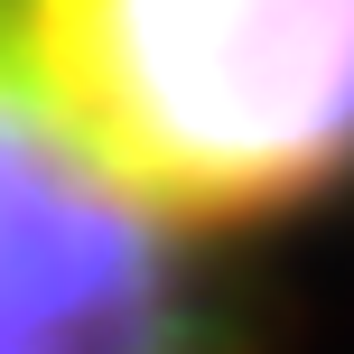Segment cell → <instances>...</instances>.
I'll use <instances>...</instances> for the list:
<instances>
[{
  "label": "cell",
  "mask_w": 354,
  "mask_h": 354,
  "mask_svg": "<svg viewBox=\"0 0 354 354\" xmlns=\"http://www.w3.org/2000/svg\"><path fill=\"white\" fill-rule=\"evenodd\" d=\"M28 84L168 233L354 187V0H0Z\"/></svg>",
  "instance_id": "cell-1"
},
{
  "label": "cell",
  "mask_w": 354,
  "mask_h": 354,
  "mask_svg": "<svg viewBox=\"0 0 354 354\" xmlns=\"http://www.w3.org/2000/svg\"><path fill=\"white\" fill-rule=\"evenodd\" d=\"M187 233L131 205L0 28V354H214Z\"/></svg>",
  "instance_id": "cell-2"
}]
</instances>
